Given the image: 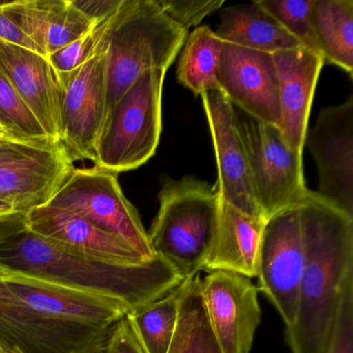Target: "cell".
I'll use <instances>...</instances> for the list:
<instances>
[{
	"label": "cell",
	"instance_id": "30",
	"mask_svg": "<svg viewBox=\"0 0 353 353\" xmlns=\"http://www.w3.org/2000/svg\"><path fill=\"white\" fill-rule=\"evenodd\" d=\"M330 353H353V272L345 281Z\"/></svg>",
	"mask_w": 353,
	"mask_h": 353
},
{
	"label": "cell",
	"instance_id": "39",
	"mask_svg": "<svg viewBox=\"0 0 353 353\" xmlns=\"http://www.w3.org/2000/svg\"><path fill=\"white\" fill-rule=\"evenodd\" d=\"M14 353H20L19 351H16V352H14Z\"/></svg>",
	"mask_w": 353,
	"mask_h": 353
},
{
	"label": "cell",
	"instance_id": "2",
	"mask_svg": "<svg viewBox=\"0 0 353 353\" xmlns=\"http://www.w3.org/2000/svg\"><path fill=\"white\" fill-rule=\"evenodd\" d=\"M299 208L305 266L286 340L292 353H330L345 281L353 272V216L310 190Z\"/></svg>",
	"mask_w": 353,
	"mask_h": 353
},
{
	"label": "cell",
	"instance_id": "25",
	"mask_svg": "<svg viewBox=\"0 0 353 353\" xmlns=\"http://www.w3.org/2000/svg\"><path fill=\"white\" fill-rule=\"evenodd\" d=\"M183 282L164 296L127 314L146 353H167L179 315Z\"/></svg>",
	"mask_w": 353,
	"mask_h": 353
},
{
	"label": "cell",
	"instance_id": "27",
	"mask_svg": "<svg viewBox=\"0 0 353 353\" xmlns=\"http://www.w3.org/2000/svg\"><path fill=\"white\" fill-rule=\"evenodd\" d=\"M256 1L301 46L321 54L315 30H314L313 17H312L315 0H256Z\"/></svg>",
	"mask_w": 353,
	"mask_h": 353
},
{
	"label": "cell",
	"instance_id": "24",
	"mask_svg": "<svg viewBox=\"0 0 353 353\" xmlns=\"http://www.w3.org/2000/svg\"><path fill=\"white\" fill-rule=\"evenodd\" d=\"M200 274L183 281L179 321L167 353H224L208 321Z\"/></svg>",
	"mask_w": 353,
	"mask_h": 353
},
{
	"label": "cell",
	"instance_id": "34",
	"mask_svg": "<svg viewBox=\"0 0 353 353\" xmlns=\"http://www.w3.org/2000/svg\"><path fill=\"white\" fill-rule=\"evenodd\" d=\"M26 228V214L14 210L10 204L0 201V241Z\"/></svg>",
	"mask_w": 353,
	"mask_h": 353
},
{
	"label": "cell",
	"instance_id": "37",
	"mask_svg": "<svg viewBox=\"0 0 353 353\" xmlns=\"http://www.w3.org/2000/svg\"><path fill=\"white\" fill-rule=\"evenodd\" d=\"M0 138H8L3 128L0 127Z\"/></svg>",
	"mask_w": 353,
	"mask_h": 353
},
{
	"label": "cell",
	"instance_id": "31",
	"mask_svg": "<svg viewBox=\"0 0 353 353\" xmlns=\"http://www.w3.org/2000/svg\"><path fill=\"white\" fill-rule=\"evenodd\" d=\"M127 314L115 324L104 353H146Z\"/></svg>",
	"mask_w": 353,
	"mask_h": 353
},
{
	"label": "cell",
	"instance_id": "29",
	"mask_svg": "<svg viewBox=\"0 0 353 353\" xmlns=\"http://www.w3.org/2000/svg\"><path fill=\"white\" fill-rule=\"evenodd\" d=\"M157 3L174 23L188 30L222 9L224 0H157Z\"/></svg>",
	"mask_w": 353,
	"mask_h": 353
},
{
	"label": "cell",
	"instance_id": "5",
	"mask_svg": "<svg viewBox=\"0 0 353 353\" xmlns=\"http://www.w3.org/2000/svg\"><path fill=\"white\" fill-rule=\"evenodd\" d=\"M158 214L148 237L156 255L183 279L203 270L218 225L216 187L193 176L167 179L159 193Z\"/></svg>",
	"mask_w": 353,
	"mask_h": 353
},
{
	"label": "cell",
	"instance_id": "36",
	"mask_svg": "<svg viewBox=\"0 0 353 353\" xmlns=\"http://www.w3.org/2000/svg\"><path fill=\"white\" fill-rule=\"evenodd\" d=\"M7 274V270L0 266V285L3 284V276Z\"/></svg>",
	"mask_w": 353,
	"mask_h": 353
},
{
	"label": "cell",
	"instance_id": "26",
	"mask_svg": "<svg viewBox=\"0 0 353 353\" xmlns=\"http://www.w3.org/2000/svg\"><path fill=\"white\" fill-rule=\"evenodd\" d=\"M0 127L9 139L41 142L51 140L13 86L0 72Z\"/></svg>",
	"mask_w": 353,
	"mask_h": 353
},
{
	"label": "cell",
	"instance_id": "23",
	"mask_svg": "<svg viewBox=\"0 0 353 353\" xmlns=\"http://www.w3.org/2000/svg\"><path fill=\"white\" fill-rule=\"evenodd\" d=\"M222 44L208 26H199L188 36L177 65V79L195 96L220 92L218 73Z\"/></svg>",
	"mask_w": 353,
	"mask_h": 353
},
{
	"label": "cell",
	"instance_id": "16",
	"mask_svg": "<svg viewBox=\"0 0 353 353\" xmlns=\"http://www.w3.org/2000/svg\"><path fill=\"white\" fill-rule=\"evenodd\" d=\"M0 72L52 141L61 142V82L48 57L0 41Z\"/></svg>",
	"mask_w": 353,
	"mask_h": 353
},
{
	"label": "cell",
	"instance_id": "10",
	"mask_svg": "<svg viewBox=\"0 0 353 353\" xmlns=\"http://www.w3.org/2000/svg\"><path fill=\"white\" fill-rule=\"evenodd\" d=\"M305 256L297 201L265 221L258 252V290L274 305L286 328L292 325L296 316Z\"/></svg>",
	"mask_w": 353,
	"mask_h": 353
},
{
	"label": "cell",
	"instance_id": "17",
	"mask_svg": "<svg viewBox=\"0 0 353 353\" xmlns=\"http://www.w3.org/2000/svg\"><path fill=\"white\" fill-rule=\"evenodd\" d=\"M26 220V228L71 253L121 265L148 262L123 239L69 210L41 206L28 212Z\"/></svg>",
	"mask_w": 353,
	"mask_h": 353
},
{
	"label": "cell",
	"instance_id": "6",
	"mask_svg": "<svg viewBox=\"0 0 353 353\" xmlns=\"http://www.w3.org/2000/svg\"><path fill=\"white\" fill-rule=\"evenodd\" d=\"M164 70L142 74L119 99L94 148V166L110 172L139 168L156 154L162 133Z\"/></svg>",
	"mask_w": 353,
	"mask_h": 353
},
{
	"label": "cell",
	"instance_id": "22",
	"mask_svg": "<svg viewBox=\"0 0 353 353\" xmlns=\"http://www.w3.org/2000/svg\"><path fill=\"white\" fill-rule=\"evenodd\" d=\"M314 30L324 61L353 75V0H315Z\"/></svg>",
	"mask_w": 353,
	"mask_h": 353
},
{
	"label": "cell",
	"instance_id": "35",
	"mask_svg": "<svg viewBox=\"0 0 353 353\" xmlns=\"http://www.w3.org/2000/svg\"><path fill=\"white\" fill-rule=\"evenodd\" d=\"M16 349L11 348V347L7 346L3 343L0 342V353H14L16 352Z\"/></svg>",
	"mask_w": 353,
	"mask_h": 353
},
{
	"label": "cell",
	"instance_id": "13",
	"mask_svg": "<svg viewBox=\"0 0 353 353\" xmlns=\"http://www.w3.org/2000/svg\"><path fill=\"white\" fill-rule=\"evenodd\" d=\"M317 165L319 193L353 216V96L320 111L305 145Z\"/></svg>",
	"mask_w": 353,
	"mask_h": 353
},
{
	"label": "cell",
	"instance_id": "33",
	"mask_svg": "<svg viewBox=\"0 0 353 353\" xmlns=\"http://www.w3.org/2000/svg\"><path fill=\"white\" fill-rule=\"evenodd\" d=\"M121 3L123 0H73L74 6L94 21L117 12Z\"/></svg>",
	"mask_w": 353,
	"mask_h": 353
},
{
	"label": "cell",
	"instance_id": "1",
	"mask_svg": "<svg viewBox=\"0 0 353 353\" xmlns=\"http://www.w3.org/2000/svg\"><path fill=\"white\" fill-rule=\"evenodd\" d=\"M7 270L0 342L20 353H104L130 309L119 299Z\"/></svg>",
	"mask_w": 353,
	"mask_h": 353
},
{
	"label": "cell",
	"instance_id": "8",
	"mask_svg": "<svg viewBox=\"0 0 353 353\" xmlns=\"http://www.w3.org/2000/svg\"><path fill=\"white\" fill-rule=\"evenodd\" d=\"M256 200L262 216H270L299 201L305 192L303 154L294 152L276 125L251 117H237Z\"/></svg>",
	"mask_w": 353,
	"mask_h": 353
},
{
	"label": "cell",
	"instance_id": "32",
	"mask_svg": "<svg viewBox=\"0 0 353 353\" xmlns=\"http://www.w3.org/2000/svg\"><path fill=\"white\" fill-rule=\"evenodd\" d=\"M0 41L18 45L44 55L40 47L32 42L15 23H13L1 9H0Z\"/></svg>",
	"mask_w": 353,
	"mask_h": 353
},
{
	"label": "cell",
	"instance_id": "21",
	"mask_svg": "<svg viewBox=\"0 0 353 353\" xmlns=\"http://www.w3.org/2000/svg\"><path fill=\"white\" fill-rule=\"evenodd\" d=\"M216 34L222 42L274 53L301 46L257 1L224 8Z\"/></svg>",
	"mask_w": 353,
	"mask_h": 353
},
{
	"label": "cell",
	"instance_id": "38",
	"mask_svg": "<svg viewBox=\"0 0 353 353\" xmlns=\"http://www.w3.org/2000/svg\"><path fill=\"white\" fill-rule=\"evenodd\" d=\"M8 140H9V138H0V146H3Z\"/></svg>",
	"mask_w": 353,
	"mask_h": 353
},
{
	"label": "cell",
	"instance_id": "18",
	"mask_svg": "<svg viewBox=\"0 0 353 353\" xmlns=\"http://www.w3.org/2000/svg\"><path fill=\"white\" fill-rule=\"evenodd\" d=\"M280 86L281 125L285 140L303 154L310 111L323 68V57L303 46L274 53Z\"/></svg>",
	"mask_w": 353,
	"mask_h": 353
},
{
	"label": "cell",
	"instance_id": "12",
	"mask_svg": "<svg viewBox=\"0 0 353 353\" xmlns=\"http://www.w3.org/2000/svg\"><path fill=\"white\" fill-rule=\"evenodd\" d=\"M218 81L220 92L248 117L280 128V86L274 54L223 42Z\"/></svg>",
	"mask_w": 353,
	"mask_h": 353
},
{
	"label": "cell",
	"instance_id": "4",
	"mask_svg": "<svg viewBox=\"0 0 353 353\" xmlns=\"http://www.w3.org/2000/svg\"><path fill=\"white\" fill-rule=\"evenodd\" d=\"M187 38L188 30L174 23L157 0H123L113 17L107 46L103 127L119 99L142 74L171 67Z\"/></svg>",
	"mask_w": 353,
	"mask_h": 353
},
{
	"label": "cell",
	"instance_id": "3",
	"mask_svg": "<svg viewBox=\"0 0 353 353\" xmlns=\"http://www.w3.org/2000/svg\"><path fill=\"white\" fill-rule=\"evenodd\" d=\"M0 266L113 297L130 311L164 296L185 281L160 256L138 265L106 263L71 253L28 228L0 241Z\"/></svg>",
	"mask_w": 353,
	"mask_h": 353
},
{
	"label": "cell",
	"instance_id": "19",
	"mask_svg": "<svg viewBox=\"0 0 353 353\" xmlns=\"http://www.w3.org/2000/svg\"><path fill=\"white\" fill-rule=\"evenodd\" d=\"M1 10L46 57L81 37L97 22L78 10L73 0H12Z\"/></svg>",
	"mask_w": 353,
	"mask_h": 353
},
{
	"label": "cell",
	"instance_id": "15",
	"mask_svg": "<svg viewBox=\"0 0 353 353\" xmlns=\"http://www.w3.org/2000/svg\"><path fill=\"white\" fill-rule=\"evenodd\" d=\"M201 98L216 152L218 181L214 187L221 200L248 216L265 221L256 200L233 105L222 92H206Z\"/></svg>",
	"mask_w": 353,
	"mask_h": 353
},
{
	"label": "cell",
	"instance_id": "14",
	"mask_svg": "<svg viewBox=\"0 0 353 353\" xmlns=\"http://www.w3.org/2000/svg\"><path fill=\"white\" fill-rule=\"evenodd\" d=\"M258 288L251 279L216 270L201 280L202 299L224 353H250L261 321Z\"/></svg>",
	"mask_w": 353,
	"mask_h": 353
},
{
	"label": "cell",
	"instance_id": "7",
	"mask_svg": "<svg viewBox=\"0 0 353 353\" xmlns=\"http://www.w3.org/2000/svg\"><path fill=\"white\" fill-rule=\"evenodd\" d=\"M47 205L79 214L123 239L148 261L157 257L139 212L125 197L115 173L97 166L74 168Z\"/></svg>",
	"mask_w": 353,
	"mask_h": 353
},
{
	"label": "cell",
	"instance_id": "28",
	"mask_svg": "<svg viewBox=\"0 0 353 353\" xmlns=\"http://www.w3.org/2000/svg\"><path fill=\"white\" fill-rule=\"evenodd\" d=\"M114 13L94 22V26L81 37L67 46L48 55V59L59 73H68L77 69L96 57L108 45Z\"/></svg>",
	"mask_w": 353,
	"mask_h": 353
},
{
	"label": "cell",
	"instance_id": "9",
	"mask_svg": "<svg viewBox=\"0 0 353 353\" xmlns=\"http://www.w3.org/2000/svg\"><path fill=\"white\" fill-rule=\"evenodd\" d=\"M73 169L61 142L9 139L0 146V201L26 216L49 204Z\"/></svg>",
	"mask_w": 353,
	"mask_h": 353
},
{
	"label": "cell",
	"instance_id": "20",
	"mask_svg": "<svg viewBox=\"0 0 353 353\" xmlns=\"http://www.w3.org/2000/svg\"><path fill=\"white\" fill-rule=\"evenodd\" d=\"M264 224L265 221L248 216L220 198L216 234L202 270L256 278Z\"/></svg>",
	"mask_w": 353,
	"mask_h": 353
},
{
	"label": "cell",
	"instance_id": "11",
	"mask_svg": "<svg viewBox=\"0 0 353 353\" xmlns=\"http://www.w3.org/2000/svg\"><path fill=\"white\" fill-rule=\"evenodd\" d=\"M106 51L107 47L73 71L59 72L63 90L61 143L73 164L94 162L106 108Z\"/></svg>",
	"mask_w": 353,
	"mask_h": 353
}]
</instances>
